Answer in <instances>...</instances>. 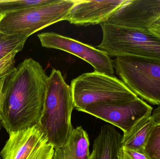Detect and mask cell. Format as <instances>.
I'll return each mask as SVG.
<instances>
[{
    "instance_id": "cell-1",
    "label": "cell",
    "mask_w": 160,
    "mask_h": 159,
    "mask_svg": "<svg viewBox=\"0 0 160 159\" xmlns=\"http://www.w3.org/2000/svg\"><path fill=\"white\" fill-rule=\"evenodd\" d=\"M48 76L32 58L0 79V126L8 134L38 125Z\"/></svg>"
},
{
    "instance_id": "cell-2",
    "label": "cell",
    "mask_w": 160,
    "mask_h": 159,
    "mask_svg": "<svg viewBox=\"0 0 160 159\" xmlns=\"http://www.w3.org/2000/svg\"><path fill=\"white\" fill-rule=\"evenodd\" d=\"M74 107L71 87L59 70L52 69L47 81L38 126L55 149L64 145L73 133L71 116Z\"/></svg>"
},
{
    "instance_id": "cell-3",
    "label": "cell",
    "mask_w": 160,
    "mask_h": 159,
    "mask_svg": "<svg viewBox=\"0 0 160 159\" xmlns=\"http://www.w3.org/2000/svg\"><path fill=\"white\" fill-rule=\"evenodd\" d=\"M98 49L109 57H131L160 61V38L150 32L102 22Z\"/></svg>"
},
{
    "instance_id": "cell-4",
    "label": "cell",
    "mask_w": 160,
    "mask_h": 159,
    "mask_svg": "<svg viewBox=\"0 0 160 159\" xmlns=\"http://www.w3.org/2000/svg\"><path fill=\"white\" fill-rule=\"evenodd\" d=\"M74 105L82 112L88 105L101 102H124L138 98L115 76L93 72L85 73L71 81Z\"/></svg>"
},
{
    "instance_id": "cell-5",
    "label": "cell",
    "mask_w": 160,
    "mask_h": 159,
    "mask_svg": "<svg viewBox=\"0 0 160 159\" xmlns=\"http://www.w3.org/2000/svg\"><path fill=\"white\" fill-rule=\"evenodd\" d=\"M77 1L56 0L49 4L5 14L0 16V32L29 37L44 28L65 20Z\"/></svg>"
},
{
    "instance_id": "cell-6",
    "label": "cell",
    "mask_w": 160,
    "mask_h": 159,
    "mask_svg": "<svg viewBox=\"0 0 160 159\" xmlns=\"http://www.w3.org/2000/svg\"><path fill=\"white\" fill-rule=\"evenodd\" d=\"M113 64L120 80L137 97L160 105V61L121 57L116 58Z\"/></svg>"
},
{
    "instance_id": "cell-7",
    "label": "cell",
    "mask_w": 160,
    "mask_h": 159,
    "mask_svg": "<svg viewBox=\"0 0 160 159\" xmlns=\"http://www.w3.org/2000/svg\"><path fill=\"white\" fill-rule=\"evenodd\" d=\"M153 109L152 106L138 97L124 102L92 104L82 112L116 126L126 133L144 118L151 115Z\"/></svg>"
},
{
    "instance_id": "cell-8",
    "label": "cell",
    "mask_w": 160,
    "mask_h": 159,
    "mask_svg": "<svg viewBox=\"0 0 160 159\" xmlns=\"http://www.w3.org/2000/svg\"><path fill=\"white\" fill-rule=\"evenodd\" d=\"M1 152L2 159H52L53 146L38 125L12 133Z\"/></svg>"
},
{
    "instance_id": "cell-9",
    "label": "cell",
    "mask_w": 160,
    "mask_h": 159,
    "mask_svg": "<svg viewBox=\"0 0 160 159\" xmlns=\"http://www.w3.org/2000/svg\"><path fill=\"white\" fill-rule=\"evenodd\" d=\"M38 37L43 47L70 53L92 65L95 72L115 76L113 61L103 51L56 33H42Z\"/></svg>"
},
{
    "instance_id": "cell-10",
    "label": "cell",
    "mask_w": 160,
    "mask_h": 159,
    "mask_svg": "<svg viewBox=\"0 0 160 159\" xmlns=\"http://www.w3.org/2000/svg\"><path fill=\"white\" fill-rule=\"evenodd\" d=\"M160 18V0H126L104 22L149 32V27Z\"/></svg>"
},
{
    "instance_id": "cell-11",
    "label": "cell",
    "mask_w": 160,
    "mask_h": 159,
    "mask_svg": "<svg viewBox=\"0 0 160 159\" xmlns=\"http://www.w3.org/2000/svg\"><path fill=\"white\" fill-rule=\"evenodd\" d=\"M126 1L78 0L65 20L78 26L100 24L104 22Z\"/></svg>"
},
{
    "instance_id": "cell-12",
    "label": "cell",
    "mask_w": 160,
    "mask_h": 159,
    "mask_svg": "<svg viewBox=\"0 0 160 159\" xmlns=\"http://www.w3.org/2000/svg\"><path fill=\"white\" fill-rule=\"evenodd\" d=\"M123 136L112 125H104L94 141L88 159H119Z\"/></svg>"
},
{
    "instance_id": "cell-13",
    "label": "cell",
    "mask_w": 160,
    "mask_h": 159,
    "mask_svg": "<svg viewBox=\"0 0 160 159\" xmlns=\"http://www.w3.org/2000/svg\"><path fill=\"white\" fill-rule=\"evenodd\" d=\"M89 147L87 133L82 127H78L64 145L55 148L52 159H88Z\"/></svg>"
},
{
    "instance_id": "cell-14",
    "label": "cell",
    "mask_w": 160,
    "mask_h": 159,
    "mask_svg": "<svg viewBox=\"0 0 160 159\" xmlns=\"http://www.w3.org/2000/svg\"><path fill=\"white\" fill-rule=\"evenodd\" d=\"M155 125L151 115L144 118L129 131L124 133L122 147L134 150H145Z\"/></svg>"
},
{
    "instance_id": "cell-15",
    "label": "cell",
    "mask_w": 160,
    "mask_h": 159,
    "mask_svg": "<svg viewBox=\"0 0 160 159\" xmlns=\"http://www.w3.org/2000/svg\"><path fill=\"white\" fill-rule=\"evenodd\" d=\"M56 0H0V16L31 7L54 2Z\"/></svg>"
},
{
    "instance_id": "cell-16",
    "label": "cell",
    "mask_w": 160,
    "mask_h": 159,
    "mask_svg": "<svg viewBox=\"0 0 160 159\" xmlns=\"http://www.w3.org/2000/svg\"><path fill=\"white\" fill-rule=\"evenodd\" d=\"M28 36L0 32V60L14 50L21 51Z\"/></svg>"
},
{
    "instance_id": "cell-17",
    "label": "cell",
    "mask_w": 160,
    "mask_h": 159,
    "mask_svg": "<svg viewBox=\"0 0 160 159\" xmlns=\"http://www.w3.org/2000/svg\"><path fill=\"white\" fill-rule=\"evenodd\" d=\"M145 152L151 159H160V124L155 125Z\"/></svg>"
},
{
    "instance_id": "cell-18",
    "label": "cell",
    "mask_w": 160,
    "mask_h": 159,
    "mask_svg": "<svg viewBox=\"0 0 160 159\" xmlns=\"http://www.w3.org/2000/svg\"><path fill=\"white\" fill-rule=\"evenodd\" d=\"M19 50H14L0 60V79L10 75L15 72V58Z\"/></svg>"
},
{
    "instance_id": "cell-19",
    "label": "cell",
    "mask_w": 160,
    "mask_h": 159,
    "mask_svg": "<svg viewBox=\"0 0 160 159\" xmlns=\"http://www.w3.org/2000/svg\"><path fill=\"white\" fill-rule=\"evenodd\" d=\"M119 159H151L145 150H134L121 147Z\"/></svg>"
},
{
    "instance_id": "cell-20",
    "label": "cell",
    "mask_w": 160,
    "mask_h": 159,
    "mask_svg": "<svg viewBox=\"0 0 160 159\" xmlns=\"http://www.w3.org/2000/svg\"><path fill=\"white\" fill-rule=\"evenodd\" d=\"M148 31L150 33L160 38V18L149 27Z\"/></svg>"
},
{
    "instance_id": "cell-21",
    "label": "cell",
    "mask_w": 160,
    "mask_h": 159,
    "mask_svg": "<svg viewBox=\"0 0 160 159\" xmlns=\"http://www.w3.org/2000/svg\"><path fill=\"white\" fill-rule=\"evenodd\" d=\"M151 118L156 125L160 124V105L153 110Z\"/></svg>"
},
{
    "instance_id": "cell-22",
    "label": "cell",
    "mask_w": 160,
    "mask_h": 159,
    "mask_svg": "<svg viewBox=\"0 0 160 159\" xmlns=\"http://www.w3.org/2000/svg\"><path fill=\"white\" fill-rule=\"evenodd\" d=\"M1 153H0V159H1Z\"/></svg>"
}]
</instances>
